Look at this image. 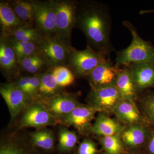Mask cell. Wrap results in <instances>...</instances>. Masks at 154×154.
Instances as JSON below:
<instances>
[{"instance_id": "cell-1", "label": "cell", "mask_w": 154, "mask_h": 154, "mask_svg": "<svg viewBox=\"0 0 154 154\" xmlns=\"http://www.w3.org/2000/svg\"><path fill=\"white\" fill-rule=\"evenodd\" d=\"M76 25L85 35L88 45L109 58L114 49L110 39L112 19L108 7L96 2L78 5Z\"/></svg>"}, {"instance_id": "cell-2", "label": "cell", "mask_w": 154, "mask_h": 154, "mask_svg": "<svg viewBox=\"0 0 154 154\" xmlns=\"http://www.w3.org/2000/svg\"><path fill=\"white\" fill-rule=\"evenodd\" d=\"M122 24L131 33L132 42L129 46L117 52L116 64L120 67L138 63H154V48L151 43L141 38L129 21H123Z\"/></svg>"}, {"instance_id": "cell-3", "label": "cell", "mask_w": 154, "mask_h": 154, "mask_svg": "<svg viewBox=\"0 0 154 154\" xmlns=\"http://www.w3.org/2000/svg\"><path fill=\"white\" fill-rule=\"evenodd\" d=\"M68 57L70 66L80 77L87 76L96 66L109 59L89 45L82 51L70 49Z\"/></svg>"}, {"instance_id": "cell-4", "label": "cell", "mask_w": 154, "mask_h": 154, "mask_svg": "<svg viewBox=\"0 0 154 154\" xmlns=\"http://www.w3.org/2000/svg\"><path fill=\"white\" fill-rule=\"evenodd\" d=\"M56 14V33L63 42L69 38L72 30L76 24L78 4L72 2H52Z\"/></svg>"}, {"instance_id": "cell-5", "label": "cell", "mask_w": 154, "mask_h": 154, "mask_svg": "<svg viewBox=\"0 0 154 154\" xmlns=\"http://www.w3.org/2000/svg\"><path fill=\"white\" fill-rule=\"evenodd\" d=\"M89 99L91 105L99 112L113 111L115 106L122 100L115 85L92 88Z\"/></svg>"}, {"instance_id": "cell-6", "label": "cell", "mask_w": 154, "mask_h": 154, "mask_svg": "<svg viewBox=\"0 0 154 154\" xmlns=\"http://www.w3.org/2000/svg\"><path fill=\"white\" fill-rule=\"evenodd\" d=\"M57 119L51 115L46 106L40 104L30 105L23 114L20 122L21 127L41 128L52 125Z\"/></svg>"}, {"instance_id": "cell-7", "label": "cell", "mask_w": 154, "mask_h": 154, "mask_svg": "<svg viewBox=\"0 0 154 154\" xmlns=\"http://www.w3.org/2000/svg\"><path fill=\"white\" fill-rule=\"evenodd\" d=\"M99 111L94 106L81 105L63 118L62 122L66 125L74 127L81 133L91 129V122L96 112Z\"/></svg>"}, {"instance_id": "cell-8", "label": "cell", "mask_w": 154, "mask_h": 154, "mask_svg": "<svg viewBox=\"0 0 154 154\" xmlns=\"http://www.w3.org/2000/svg\"><path fill=\"white\" fill-rule=\"evenodd\" d=\"M120 68L109 59L100 63L87 76L92 88L115 85Z\"/></svg>"}, {"instance_id": "cell-9", "label": "cell", "mask_w": 154, "mask_h": 154, "mask_svg": "<svg viewBox=\"0 0 154 154\" xmlns=\"http://www.w3.org/2000/svg\"><path fill=\"white\" fill-rule=\"evenodd\" d=\"M0 93L8 106L12 119L17 117L27 105L28 96L16 85H3L0 88Z\"/></svg>"}, {"instance_id": "cell-10", "label": "cell", "mask_w": 154, "mask_h": 154, "mask_svg": "<svg viewBox=\"0 0 154 154\" xmlns=\"http://www.w3.org/2000/svg\"><path fill=\"white\" fill-rule=\"evenodd\" d=\"M34 19L38 27L46 33L56 32V14L52 2H34Z\"/></svg>"}, {"instance_id": "cell-11", "label": "cell", "mask_w": 154, "mask_h": 154, "mask_svg": "<svg viewBox=\"0 0 154 154\" xmlns=\"http://www.w3.org/2000/svg\"><path fill=\"white\" fill-rule=\"evenodd\" d=\"M137 91L154 88V63L143 62L128 66Z\"/></svg>"}, {"instance_id": "cell-12", "label": "cell", "mask_w": 154, "mask_h": 154, "mask_svg": "<svg viewBox=\"0 0 154 154\" xmlns=\"http://www.w3.org/2000/svg\"><path fill=\"white\" fill-rule=\"evenodd\" d=\"M40 48L45 58L53 65L63 63L69 55V51H67L63 42L59 39L45 38L41 41Z\"/></svg>"}, {"instance_id": "cell-13", "label": "cell", "mask_w": 154, "mask_h": 154, "mask_svg": "<svg viewBox=\"0 0 154 154\" xmlns=\"http://www.w3.org/2000/svg\"><path fill=\"white\" fill-rule=\"evenodd\" d=\"M81 104L71 96H55L47 102L46 108L55 118L62 119Z\"/></svg>"}, {"instance_id": "cell-14", "label": "cell", "mask_w": 154, "mask_h": 154, "mask_svg": "<svg viewBox=\"0 0 154 154\" xmlns=\"http://www.w3.org/2000/svg\"><path fill=\"white\" fill-rule=\"evenodd\" d=\"M115 85L122 99L134 101L137 96V89L133 77L128 66L120 69L116 77Z\"/></svg>"}, {"instance_id": "cell-15", "label": "cell", "mask_w": 154, "mask_h": 154, "mask_svg": "<svg viewBox=\"0 0 154 154\" xmlns=\"http://www.w3.org/2000/svg\"><path fill=\"white\" fill-rule=\"evenodd\" d=\"M121 129L117 122L105 114L99 113L91 130L95 134L106 137L118 134Z\"/></svg>"}, {"instance_id": "cell-16", "label": "cell", "mask_w": 154, "mask_h": 154, "mask_svg": "<svg viewBox=\"0 0 154 154\" xmlns=\"http://www.w3.org/2000/svg\"><path fill=\"white\" fill-rule=\"evenodd\" d=\"M113 112L121 121L133 123L139 120V112L134 101L122 99L113 109Z\"/></svg>"}, {"instance_id": "cell-17", "label": "cell", "mask_w": 154, "mask_h": 154, "mask_svg": "<svg viewBox=\"0 0 154 154\" xmlns=\"http://www.w3.org/2000/svg\"><path fill=\"white\" fill-rule=\"evenodd\" d=\"M150 132L143 126L135 125L125 130L122 137L126 145L137 147L142 145L148 140Z\"/></svg>"}, {"instance_id": "cell-18", "label": "cell", "mask_w": 154, "mask_h": 154, "mask_svg": "<svg viewBox=\"0 0 154 154\" xmlns=\"http://www.w3.org/2000/svg\"><path fill=\"white\" fill-rule=\"evenodd\" d=\"M34 146L19 140H7L1 143L0 154H40Z\"/></svg>"}, {"instance_id": "cell-19", "label": "cell", "mask_w": 154, "mask_h": 154, "mask_svg": "<svg viewBox=\"0 0 154 154\" xmlns=\"http://www.w3.org/2000/svg\"><path fill=\"white\" fill-rule=\"evenodd\" d=\"M31 143L34 146L46 151L52 150L54 145V138L51 131L38 129L30 134Z\"/></svg>"}, {"instance_id": "cell-20", "label": "cell", "mask_w": 154, "mask_h": 154, "mask_svg": "<svg viewBox=\"0 0 154 154\" xmlns=\"http://www.w3.org/2000/svg\"><path fill=\"white\" fill-rule=\"evenodd\" d=\"M78 140V136L75 133L66 128H60L59 132L58 151L61 153L71 151L76 144Z\"/></svg>"}, {"instance_id": "cell-21", "label": "cell", "mask_w": 154, "mask_h": 154, "mask_svg": "<svg viewBox=\"0 0 154 154\" xmlns=\"http://www.w3.org/2000/svg\"><path fill=\"white\" fill-rule=\"evenodd\" d=\"M0 21L5 28H14L19 26L22 21L19 19L14 9L6 3H1L0 5Z\"/></svg>"}, {"instance_id": "cell-22", "label": "cell", "mask_w": 154, "mask_h": 154, "mask_svg": "<svg viewBox=\"0 0 154 154\" xmlns=\"http://www.w3.org/2000/svg\"><path fill=\"white\" fill-rule=\"evenodd\" d=\"M14 10L22 22H30L34 21V2L26 1H16Z\"/></svg>"}, {"instance_id": "cell-23", "label": "cell", "mask_w": 154, "mask_h": 154, "mask_svg": "<svg viewBox=\"0 0 154 154\" xmlns=\"http://www.w3.org/2000/svg\"><path fill=\"white\" fill-rule=\"evenodd\" d=\"M16 56L15 51L11 45L4 41L1 42L0 45V63L2 68L11 69L16 64Z\"/></svg>"}, {"instance_id": "cell-24", "label": "cell", "mask_w": 154, "mask_h": 154, "mask_svg": "<svg viewBox=\"0 0 154 154\" xmlns=\"http://www.w3.org/2000/svg\"><path fill=\"white\" fill-rule=\"evenodd\" d=\"M10 44L19 59L22 60L34 54L36 50V46L33 42H24L13 39L11 40Z\"/></svg>"}, {"instance_id": "cell-25", "label": "cell", "mask_w": 154, "mask_h": 154, "mask_svg": "<svg viewBox=\"0 0 154 154\" xmlns=\"http://www.w3.org/2000/svg\"><path fill=\"white\" fill-rule=\"evenodd\" d=\"M60 87H65L73 84L75 77L71 71L63 66H56L52 72Z\"/></svg>"}, {"instance_id": "cell-26", "label": "cell", "mask_w": 154, "mask_h": 154, "mask_svg": "<svg viewBox=\"0 0 154 154\" xmlns=\"http://www.w3.org/2000/svg\"><path fill=\"white\" fill-rule=\"evenodd\" d=\"M59 87H60L52 73H47L43 75L40 79L38 91L44 96H52L57 92Z\"/></svg>"}, {"instance_id": "cell-27", "label": "cell", "mask_w": 154, "mask_h": 154, "mask_svg": "<svg viewBox=\"0 0 154 154\" xmlns=\"http://www.w3.org/2000/svg\"><path fill=\"white\" fill-rule=\"evenodd\" d=\"M102 144L107 154H121L122 152V145L118 134L103 137Z\"/></svg>"}, {"instance_id": "cell-28", "label": "cell", "mask_w": 154, "mask_h": 154, "mask_svg": "<svg viewBox=\"0 0 154 154\" xmlns=\"http://www.w3.org/2000/svg\"><path fill=\"white\" fill-rule=\"evenodd\" d=\"M14 39L24 42H33L40 40L38 31L33 28H19L13 32Z\"/></svg>"}, {"instance_id": "cell-29", "label": "cell", "mask_w": 154, "mask_h": 154, "mask_svg": "<svg viewBox=\"0 0 154 154\" xmlns=\"http://www.w3.org/2000/svg\"><path fill=\"white\" fill-rule=\"evenodd\" d=\"M22 67L29 72L34 73L39 70L43 66V60L41 57L34 54L22 60Z\"/></svg>"}, {"instance_id": "cell-30", "label": "cell", "mask_w": 154, "mask_h": 154, "mask_svg": "<svg viewBox=\"0 0 154 154\" xmlns=\"http://www.w3.org/2000/svg\"><path fill=\"white\" fill-rule=\"evenodd\" d=\"M143 105L146 117L150 123L154 125V93L146 94Z\"/></svg>"}, {"instance_id": "cell-31", "label": "cell", "mask_w": 154, "mask_h": 154, "mask_svg": "<svg viewBox=\"0 0 154 154\" xmlns=\"http://www.w3.org/2000/svg\"><path fill=\"white\" fill-rule=\"evenodd\" d=\"M97 149L95 144L92 141L85 140L81 143L77 154H96Z\"/></svg>"}, {"instance_id": "cell-32", "label": "cell", "mask_w": 154, "mask_h": 154, "mask_svg": "<svg viewBox=\"0 0 154 154\" xmlns=\"http://www.w3.org/2000/svg\"><path fill=\"white\" fill-rule=\"evenodd\" d=\"M40 79L37 77H33L31 78L30 84L27 89L26 94L31 95L38 91L40 85Z\"/></svg>"}, {"instance_id": "cell-33", "label": "cell", "mask_w": 154, "mask_h": 154, "mask_svg": "<svg viewBox=\"0 0 154 154\" xmlns=\"http://www.w3.org/2000/svg\"><path fill=\"white\" fill-rule=\"evenodd\" d=\"M32 77H26L22 78L19 80L17 85L21 90L26 94L27 89L30 84V80Z\"/></svg>"}, {"instance_id": "cell-34", "label": "cell", "mask_w": 154, "mask_h": 154, "mask_svg": "<svg viewBox=\"0 0 154 154\" xmlns=\"http://www.w3.org/2000/svg\"><path fill=\"white\" fill-rule=\"evenodd\" d=\"M147 152L148 154H154V131L150 134L148 140Z\"/></svg>"}, {"instance_id": "cell-35", "label": "cell", "mask_w": 154, "mask_h": 154, "mask_svg": "<svg viewBox=\"0 0 154 154\" xmlns=\"http://www.w3.org/2000/svg\"></svg>"}]
</instances>
